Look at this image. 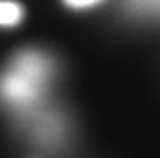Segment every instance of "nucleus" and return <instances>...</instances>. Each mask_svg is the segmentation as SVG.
I'll use <instances>...</instances> for the list:
<instances>
[{
	"mask_svg": "<svg viewBox=\"0 0 160 158\" xmlns=\"http://www.w3.org/2000/svg\"><path fill=\"white\" fill-rule=\"evenodd\" d=\"M52 72L50 61L32 52L21 53L6 72L2 80V95L15 105H29L34 103L42 93L44 82Z\"/></svg>",
	"mask_w": 160,
	"mask_h": 158,
	"instance_id": "obj_1",
	"label": "nucleus"
},
{
	"mask_svg": "<svg viewBox=\"0 0 160 158\" xmlns=\"http://www.w3.org/2000/svg\"><path fill=\"white\" fill-rule=\"evenodd\" d=\"M23 19V8L12 0H0V25H17Z\"/></svg>",
	"mask_w": 160,
	"mask_h": 158,
	"instance_id": "obj_2",
	"label": "nucleus"
},
{
	"mask_svg": "<svg viewBox=\"0 0 160 158\" xmlns=\"http://www.w3.org/2000/svg\"><path fill=\"white\" fill-rule=\"evenodd\" d=\"M132 4L143 12H160V0H132Z\"/></svg>",
	"mask_w": 160,
	"mask_h": 158,
	"instance_id": "obj_3",
	"label": "nucleus"
},
{
	"mask_svg": "<svg viewBox=\"0 0 160 158\" xmlns=\"http://www.w3.org/2000/svg\"><path fill=\"white\" fill-rule=\"evenodd\" d=\"M63 2L71 8H88V6H93L101 0H63Z\"/></svg>",
	"mask_w": 160,
	"mask_h": 158,
	"instance_id": "obj_4",
	"label": "nucleus"
}]
</instances>
